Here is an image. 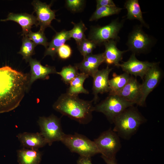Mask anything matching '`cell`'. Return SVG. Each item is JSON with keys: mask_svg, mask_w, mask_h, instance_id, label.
I'll return each instance as SVG.
<instances>
[{"mask_svg": "<svg viewBox=\"0 0 164 164\" xmlns=\"http://www.w3.org/2000/svg\"><path fill=\"white\" fill-rule=\"evenodd\" d=\"M29 75L7 66L0 67V113L17 107L29 87Z\"/></svg>", "mask_w": 164, "mask_h": 164, "instance_id": "1", "label": "cell"}, {"mask_svg": "<svg viewBox=\"0 0 164 164\" xmlns=\"http://www.w3.org/2000/svg\"><path fill=\"white\" fill-rule=\"evenodd\" d=\"M93 101L84 100L78 96L67 93L62 94L53 105V108L63 115L68 116L82 124L92 121L94 111Z\"/></svg>", "mask_w": 164, "mask_h": 164, "instance_id": "2", "label": "cell"}, {"mask_svg": "<svg viewBox=\"0 0 164 164\" xmlns=\"http://www.w3.org/2000/svg\"><path fill=\"white\" fill-rule=\"evenodd\" d=\"M146 121L137 108L133 106L127 108L114 119L113 130L120 138L128 140Z\"/></svg>", "mask_w": 164, "mask_h": 164, "instance_id": "3", "label": "cell"}, {"mask_svg": "<svg viewBox=\"0 0 164 164\" xmlns=\"http://www.w3.org/2000/svg\"><path fill=\"white\" fill-rule=\"evenodd\" d=\"M60 141L71 152L77 153L80 156L91 158L100 153L94 142L81 134H64Z\"/></svg>", "mask_w": 164, "mask_h": 164, "instance_id": "4", "label": "cell"}, {"mask_svg": "<svg viewBox=\"0 0 164 164\" xmlns=\"http://www.w3.org/2000/svg\"><path fill=\"white\" fill-rule=\"evenodd\" d=\"M142 27L141 25L135 26L128 34L126 42L128 51L135 55L148 53L156 43L155 39L146 33Z\"/></svg>", "mask_w": 164, "mask_h": 164, "instance_id": "5", "label": "cell"}, {"mask_svg": "<svg viewBox=\"0 0 164 164\" xmlns=\"http://www.w3.org/2000/svg\"><path fill=\"white\" fill-rule=\"evenodd\" d=\"M124 19L120 20L117 18L106 25L92 27L89 39L93 42L97 46H100L111 40L118 42L120 39L119 34L124 26Z\"/></svg>", "mask_w": 164, "mask_h": 164, "instance_id": "6", "label": "cell"}, {"mask_svg": "<svg viewBox=\"0 0 164 164\" xmlns=\"http://www.w3.org/2000/svg\"><path fill=\"white\" fill-rule=\"evenodd\" d=\"M135 104L117 95H109L94 106V111L104 114L112 124L114 119L127 108Z\"/></svg>", "mask_w": 164, "mask_h": 164, "instance_id": "7", "label": "cell"}, {"mask_svg": "<svg viewBox=\"0 0 164 164\" xmlns=\"http://www.w3.org/2000/svg\"><path fill=\"white\" fill-rule=\"evenodd\" d=\"M94 141L100 153L110 158H115L121 147L120 137L111 128L102 132Z\"/></svg>", "mask_w": 164, "mask_h": 164, "instance_id": "8", "label": "cell"}, {"mask_svg": "<svg viewBox=\"0 0 164 164\" xmlns=\"http://www.w3.org/2000/svg\"><path fill=\"white\" fill-rule=\"evenodd\" d=\"M40 133L50 146L56 141H61L65 134L63 131L60 119L53 114L40 117L37 121Z\"/></svg>", "mask_w": 164, "mask_h": 164, "instance_id": "9", "label": "cell"}, {"mask_svg": "<svg viewBox=\"0 0 164 164\" xmlns=\"http://www.w3.org/2000/svg\"><path fill=\"white\" fill-rule=\"evenodd\" d=\"M159 63L152 66L145 75L141 84V96L139 106H144L148 96L158 85L162 76Z\"/></svg>", "mask_w": 164, "mask_h": 164, "instance_id": "10", "label": "cell"}, {"mask_svg": "<svg viewBox=\"0 0 164 164\" xmlns=\"http://www.w3.org/2000/svg\"><path fill=\"white\" fill-rule=\"evenodd\" d=\"M135 55L132 53L128 60L119 64L120 67L124 72L134 76L140 77L142 79L149 70L156 62L141 61L138 60Z\"/></svg>", "mask_w": 164, "mask_h": 164, "instance_id": "11", "label": "cell"}, {"mask_svg": "<svg viewBox=\"0 0 164 164\" xmlns=\"http://www.w3.org/2000/svg\"><path fill=\"white\" fill-rule=\"evenodd\" d=\"M32 4L34 7L36 14V19L40 30L44 32L47 27H51L52 21L55 19V12L50 8V5H48L37 0H33Z\"/></svg>", "mask_w": 164, "mask_h": 164, "instance_id": "12", "label": "cell"}, {"mask_svg": "<svg viewBox=\"0 0 164 164\" xmlns=\"http://www.w3.org/2000/svg\"><path fill=\"white\" fill-rule=\"evenodd\" d=\"M112 70L107 65L105 68L98 70L93 76L92 90L94 97L92 101L95 104L98 100V94L109 92V76Z\"/></svg>", "mask_w": 164, "mask_h": 164, "instance_id": "13", "label": "cell"}, {"mask_svg": "<svg viewBox=\"0 0 164 164\" xmlns=\"http://www.w3.org/2000/svg\"><path fill=\"white\" fill-rule=\"evenodd\" d=\"M115 95L139 106L141 96V84L135 78L130 76L126 84Z\"/></svg>", "mask_w": 164, "mask_h": 164, "instance_id": "14", "label": "cell"}, {"mask_svg": "<svg viewBox=\"0 0 164 164\" xmlns=\"http://www.w3.org/2000/svg\"><path fill=\"white\" fill-rule=\"evenodd\" d=\"M103 53L96 54H90L84 57L80 62L74 66L80 72L93 77L98 70L99 66L104 63Z\"/></svg>", "mask_w": 164, "mask_h": 164, "instance_id": "15", "label": "cell"}, {"mask_svg": "<svg viewBox=\"0 0 164 164\" xmlns=\"http://www.w3.org/2000/svg\"><path fill=\"white\" fill-rule=\"evenodd\" d=\"M29 62L30 67L29 87L37 79H47L49 77V74L57 73V72L54 67L43 66L39 61L36 59L31 58Z\"/></svg>", "mask_w": 164, "mask_h": 164, "instance_id": "16", "label": "cell"}, {"mask_svg": "<svg viewBox=\"0 0 164 164\" xmlns=\"http://www.w3.org/2000/svg\"><path fill=\"white\" fill-rule=\"evenodd\" d=\"M118 42L113 40L107 41L103 43L105 47V51L103 53L104 63L108 66L113 65L118 67L119 62L122 59L123 54L128 51V50L121 51L118 48Z\"/></svg>", "mask_w": 164, "mask_h": 164, "instance_id": "17", "label": "cell"}, {"mask_svg": "<svg viewBox=\"0 0 164 164\" xmlns=\"http://www.w3.org/2000/svg\"><path fill=\"white\" fill-rule=\"evenodd\" d=\"M9 20L17 22L21 26L22 29V35L23 36H27L31 31V29L33 25L38 26L36 17L32 14L26 13L15 14L10 13L6 19L1 20V21H3Z\"/></svg>", "mask_w": 164, "mask_h": 164, "instance_id": "18", "label": "cell"}, {"mask_svg": "<svg viewBox=\"0 0 164 164\" xmlns=\"http://www.w3.org/2000/svg\"><path fill=\"white\" fill-rule=\"evenodd\" d=\"M17 137L22 145L27 149H38L47 144L40 133L24 132L18 134Z\"/></svg>", "mask_w": 164, "mask_h": 164, "instance_id": "19", "label": "cell"}, {"mask_svg": "<svg viewBox=\"0 0 164 164\" xmlns=\"http://www.w3.org/2000/svg\"><path fill=\"white\" fill-rule=\"evenodd\" d=\"M124 6L127 11L126 19L129 20H137L139 21L143 26L147 28H149L143 17V12L142 11L138 0H127L125 2Z\"/></svg>", "mask_w": 164, "mask_h": 164, "instance_id": "20", "label": "cell"}, {"mask_svg": "<svg viewBox=\"0 0 164 164\" xmlns=\"http://www.w3.org/2000/svg\"><path fill=\"white\" fill-rule=\"evenodd\" d=\"M70 38L69 31L64 30L56 32L46 49L44 56L50 55L53 58L58 49Z\"/></svg>", "mask_w": 164, "mask_h": 164, "instance_id": "21", "label": "cell"}, {"mask_svg": "<svg viewBox=\"0 0 164 164\" xmlns=\"http://www.w3.org/2000/svg\"><path fill=\"white\" fill-rule=\"evenodd\" d=\"M19 164H40L42 154L38 149L23 148L17 151Z\"/></svg>", "mask_w": 164, "mask_h": 164, "instance_id": "22", "label": "cell"}, {"mask_svg": "<svg viewBox=\"0 0 164 164\" xmlns=\"http://www.w3.org/2000/svg\"><path fill=\"white\" fill-rule=\"evenodd\" d=\"M89 76L84 73L80 72L69 83V87L66 93L73 96H78L81 93L88 94V91L85 89L83 86L85 80Z\"/></svg>", "mask_w": 164, "mask_h": 164, "instance_id": "23", "label": "cell"}, {"mask_svg": "<svg viewBox=\"0 0 164 164\" xmlns=\"http://www.w3.org/2000/svg\"><path fill=\"white\" fill-rule=\"evenodd\" d=\"M130 75L124 72L118 75L114 73L113 77L109 80V95H115L121 91L128 81Z\"/></svg>", "mask_w": 164, "mask_h": 164, "instance_id": "24", "label": "cell"}, {"mask_svg": "<svg viewBox=\"0 0 164 164\" xmlns=\"http://www.w3.org/2000/svg\"><path fill=\"white\" fill-rule=\"evenodd\" d=\"M123 8L117 7L103 6L96 9L90 18L89 21L97 20L103 17L119 14Z\"/></svg>", "mask_w": 164, "mask_h": 164, "instance_id": "25", "label": "cell"}, {"mask_svg": "<svg viewBox=\"0 0 164 164\" xmlns=\"http://www.w3.org/2000/svg\"><path fill=\"white\" fill-rule=\"evenodd\" d=\"M36 46L27 36H23L22 45L18 53L22 56L26 62L29 61L34 53Z\"/></svg>", "mask_w": 164, "mask_h": 164, "instance_id": "26", "label": "cell"}, {"mask_svg": "<svg viewBox=\"0 0 164 164\" xmlns=\"http://www.w3.org/2000/svg\"><path fill=\"white\" fill-rule=\"evenodd\" d=\"M72 23L73 27L69 31V35L70 38L74 39L77 43L86 38L84 32L87 28L82 21L77 23L72 22Z\"/></svg>", "mask_w": 164, "mask_h": 164, "instance_id": "27", "label": "cell"}, {"mask_svg": "<svg viewBox=\"0 0 164 164\" xmlns=\"http://www.w3.org/2000/svg\"><path fill=\"white\" fill-rule=\"evenodd\" d=\"M78 70L75 66L69 65L63 67L61 71L57 72L56 74L60 75L64 83L69 84L70 82L78 74Z\"/></svg>", "mask_w": 164, "mask_h": 164, "instance_id": "28", "label": "cell"}, {"mask_svg": "<svg viewBox=\"0 0 164 164\" xmlns=\"http://www.w3.org/2000/svg\"><path fill=\"white\" fill-rule=\"evenodd\" d=\"M77 48L83 57L92 54L97 45L92 41L85 38L77 43Z\"/></svg>", "mask_w": 164, "mask_h": 164, "instance_id": "29", "label": "cell"}, {"mask_svg": "<svg viewBox=\"0 0 164 164\" xmlns=\"http://www.w3.org/2000/svg\"><path fill=\"white\" fill-rule=\"evenodd\" d=\"M36 45H41L46 49L49 43L46 37L44 32L39 30L38 32H33L30 31L27 36Z\"/></svg>", "mask_w": 164, "mask_h": 164, "instance_id": "30", "label": "cell"}, {"mask_svg": "<svg viewBox=\"0 0 164 164\" xmlns=\"http://www.w3.org/2000/svg\"><path fill=\"white\" fill-rule=\"evenodd\" d=\"M66 2L67 7L70 10L77 12L82 9L84 1L82 0H67L66 1Z\"/></svg>", "mask_w": 164, "mask_h": 164, "instance_id": "31", "label": "cell"}, {"mask_svg": "<svg viewBox=\"0 0 164 164\" xmlns=\"http://www.w3.org/2000/svg\"><path fill=\"white\" fill-rule=\"evenodd\" d=\"M72 53V50L70 46L66 44H64L60 46L58 49L57 52L59 57L64 60L69 58Z\"/></svg>", "mask_w": 164, "mask_h": 164, "instance_id": "32", "label": "cell"}, {"mask_svg": "<svg viewBox=\"0 0 164 164\" xmlns=\"http://www.w3.org/2000/svg\"><path fill=\"white\" fill-rule=\"evenodd\" d=\"M96 2V9L103 6H116L112 0H97Z\"/></svg>", "mask_w": 164, "mask_h": 164, "instance_id": "33", "label": "cell"}, {"mask_svg": "<svg viewBox=\"0 0 164 164\" xmlns=\"http://www.w3.org/2000/svg\"><path fill=\"white\" fill-rule=\"evenodd\" d=\"M77 164H93L91 157L80 156L77 161Z\"/></svg>", "mask_w": 164, "mask_h": 164, "instance_id": "34", "label": "cell"}, {"mask_svg": "<svg viewBox=\"0 0 164 164\" xmlns=\"http://www.w3.org/2000/svg\"><path fill=\"white\" fill-rule=\"evenodd\" d=\"M101 157L106 164H118L115 158H110L102 155Z\"/></svg>", "mask_w": 164, "mask_h": 164, "instance_id": "35", "label": "cell"}]
</instances>
